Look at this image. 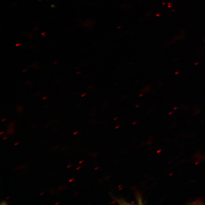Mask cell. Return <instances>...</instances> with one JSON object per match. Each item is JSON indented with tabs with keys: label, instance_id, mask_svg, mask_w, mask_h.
Instances as JSON below:
<instances>
[{
	"label": "cell",
	"instance_id": "1",
	"mask_svg": "<svg viewBox=\"0 0 205 205\" xmlns=\"http://www.w3.org/2000/svg\"><path fill=\"white\" fill-rule=\"evenodd\" d=\"M136 199H137L138 202V204L140 205L143 204L142 203V199L141 196L140 195V193H136Z\"/></svg>",
	"mask_w": 205,
	"mask_h": 205
},
{
	"label": "cell",
	"instance_id": "2",
	"mask_svg": "<svg viewBox=\"0 0 205 205\" xmlns=\"http://www.w3.org/2000/svg\"><path fill=\"white\" fill-rule=\"evenodd\" d=\"M117 201L118 202L119 204H121V205H125V204H126V205L128 204H128H130L128 203L125 202L123 199H120V200H118V199L117 200Z\"/></svg>",
	"mask_w": 205,
	"mask_h": 205
},
{
	"label": "cell",
	"instance_id": "3",
	"mask_svg": "<svg viewBox=\"0 0 205 205\" xmlns=\"http://www.w3.org/2000/svg\"><path fill=\"white\" fill-rule=\"evenodd\" d=\"M14 128H9V129H8L7 130V134L8 135H13V134H14V132H13L14 131Z\"/></svg>",
	"mask_w": 205,
	"mask_h": 205
},
{
	"label": "cell",
	"instance_id": "4",
	"mask_svg": "<svg viewBox=\"0 0 205 205\" xmlns=\"http://www.w3.org/2000/svg\"><path fill=\"white\" fill-rule=\"evenodd\" d=\"M8 203L5 201H3L0 203V205H8Z\"/></svg>",
	"mask_w": 205,
	"mask_h": 205
},
{
	"label": "cell",
	"instance_id": "5",
	"mask_svg": "<svg viewBox=\"0 0 205 205\" xmlns=\"http://www.w3.org/2000/svg\"><path fill=\"white\" fill-rule=\"evenodd\" d=\"M14 125H15V123H10V124L8 125V127H12V126H14Z\"/></svg>",
	"mask_w": 205,
	"mask_h": 205
},
{
	"label": "cell",
	"instance_id": "6",
	"mask_svg": "<svg viewBox=\"0 0 205 205\" xmlns=\"http://www.w3.org/2000/svg\"><path fill=\"white\" fill-rule=\"evenodd\" d=\"M74 179H73V178H72V179H70V180H69V182H72L73 181H74Z\"/></svg>",
	"mask_w": 205,
	"mask_h": 205
},
{
	"label": "cell",
	"instance_id": "7",
	"mask_svg": "<svg viewBox=\"0 0 205 205\" xmlns=\"http://www.w3.org/2000/svg\"><path fill=\"white\" fill-rule=\"evenodd\" d=\"M81 166H79L77 168H76V170H79V169H80L81 168Z\"/></svg>",
	"mask_w": 205,
	"mask_h": 205
},
{
	"label": "cell",
	"instance_id": "8",
	"mask_svg": "<svg viewBox=\"0 0 205 205\" xmlns=\"http://www.w3.org/2000/svg\"><path fill=\"white\" fill-rule=\"evenodd\" d=\"M19 144H20V143H19V142H18V143H15V144H14V145H17Z\"/></svg>",
	"mask_w": 205,
	"mask_h": 205
},
{
	"label": "cell",
	"instance_id": "9",
	"mask_svg": "<svg viewBox=\"0 0 205 205\" xmlns=\"http://www.w3.org/2000/svg\"><path fill=\"white\" fill-rule=\"evenodd\" d=\"M78 133V131H76V132H75V133H73V135H76V134H77Z\"/></svg>",
	"mask_w": 205,
	"mask_h": 205
},
{
	"label": "cell",
	"instance_id": "10",
	"mask_svg": "<svg viewBox=\"0 0 205 205\" xmlns=\"http://www.w3.org/2000/svg\"><path fill=\"white\" fill-rule=\"evenodd\" d=\"M83 162H84V160H82V161H80V162H79V164H81V163Z\"/></svg>",
	"mask_w": 205,
	"mask_h": 205
},
{
	"label": "cell",
	"instance_id": "11",
	"mask_svg": "<svg viewBox=\"0 0 205 205\" xmlns=\"http://www.w3.org/2000/svg\"><path fill=\"white\" fill-rule=\"evenodd\" d=\"M59 203H60V202H57V203H56L55 204V205H58V204H59Z\"/></svg>",
	"mask_w": 205,
	"mask_h": 205
},
{
	"label": "cell",
	"instance_id": "12",
	"mask_svg": "<svg viewBox=\"0 0 205 205\" xmlns=\"http://www.w3.org/2000/svg\"><path fill=\"white\" fill-rule=\"evenodd\" d=\"M6 120H7V119H3L2 120V122H3L4 121H6Z\"/></svg>",
	"mask_w": 205,
	"mask_h": 205
},
{
	"label": "cell",
	"instance_id": "13",
	"mask_svg": "<svg viewBox=\"0 0 205 205\" xmlns=\"http://www.w3.org/2000/svg\"><path fill=\"white\" fill-rule=\"evenodd\" d=\"M8 137H5V138H3V140H5V139H7V138Z\"/></svg>",
	"mask_w": 205,
	"mask_h": 205
},
{
	"label": "cell",
	"instance_id": "14",
	"mask_svg": "<svg viewBox=\"0 0 205 205\" xmlns=\"http://www.w3.org/2000/svg\"><path fill=\"white\" fill-rule=\"evenodd\" d=\"M71 166V164H70V165H68V166L67 167V168H69V167H70Z\"/></svg>",
	"mask_w": 205,
	"mask_h": 205
},
{
	"label": "cell",
	"instance_id": "15",
	"mask_svg": "<svg viewBox=\"0 0 205 205\" xmlns=\"http://www.w3.org/2000/svg\"><path fill=\"white\" fill-rule=\"evenodd\" d=\"M44 193V192H42V193H41L40 194V195H42V194H43Z\"/></svg>",
	"mask_w": 205,
	"mask_h": 205
},
{
	"label": "cell",
	"instance_id": "16",
	"mask_svg": "<svg viewBox=\"0 0 205 205\" xmlns=\"http://www.w3.org/2000/svg\"><path fill=\"white\" fill-rule=\"evenodd\" d=\"M85 95H86V93H85V94H83L82 95V97H83V96H84Z\"/></svg>",
	"mask_w": 205,
	"mask_h": 205
},
{
	"label": "cell",
	"instance_id": "17",
	"mask_svg": "<svg viewBox=\"0 0 205 205\" xmlns=\"http://www.w3.org/2000/svg\"><path fill=\"white\" fill-rule=\"evenodd\" d=\"M47 97H44V98H43V100L46 99H47Z\"/></svg>",
	"mask_w": 205,
	"mask_h": 205
},
{
	"label": "cell",
	"instance_id": "18",
	"mask_svg": "<svg viewBox=\"0 0 205 205\" xmlns=\"http://www.w3.org/2000/svg\"><path fill=\"white\" fill-rule=\"evenodd\" d=\"M4 133V132H1V133H0V135H1V134H2V133Z\"/></svg>",
	"mask_w": 205,
	"mask_h": 205
},
{
	"label": "cell",
	"instance_id": "19",
	"mask_svg": "<svg viewBox=\"0 0 205 205\" xmlns=\"http://www.w3.org/2000/svg\"><path fill=\"white\" fill-rule=\"evenodd\" d=\"M10 198V196H9V197H7V198H6V199H8V198Z\"/></svg>",
	"mask_w": 205,
	"mask_h": 205
},
{
	"label": "cell",
	"instance_id": "20",
	"mask_svg": "<svg viewBox=\"0 0 205 205\" xmlns=\"http://www.w3.org/2000/svg\"><path fill=\"white\" fill-rule=\"evenodd\" d=\"M26 70H24L23 71H26Z\"/></svg>",
	"mask_w": 205,
	"mask_h": 205
},
{
	"label": "cell",
	"instance_id": "21",
	"mask_svg": "<svg viewBox=\"0 0 205 205\" xmlns=\"http://www.w3.org/2000/svg\"><path fill=\"white\" fill-rule=\"evenodd\" d=\"M78 193V192H77V193H76L75 194V195H76V194H77Z\"/></svg>",
	"mask_w": 205,
	"mask_h": 205
}]
</instances>
